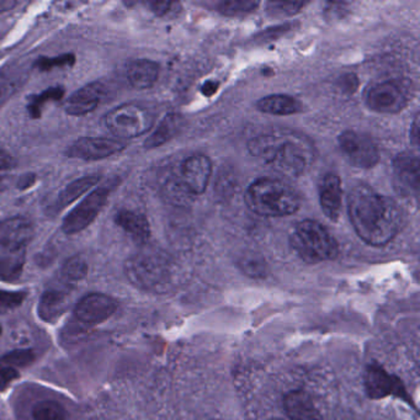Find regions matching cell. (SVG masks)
<instances>
[{"mask_svg": "<svg viewBox=\"0 0 420 420\" xmlns=\"http://www.w3.org/2000/svg\"><path fill=\"white\" fill-rule=\"evenodd\" d=\"M348 212L360 239L372 247L392 242L404 223V215L397 202L366 185H358L351 190Z\"/></svg>", "mask_w": 420, "mask_h": 420, "instance_id": "cell-1", "label": "cell"}, {"mask_svg": "<svg viewBox=\"0 0 420 420\" xmlns=\"http://www.w3.org/2000/svg\"><path fill=\"white\" fill-rule=\"evenodd\" d=\"M248 150L285 177L302 175L312 162L311 145L292 133L258 136L249 140Z\"/></svg>", "mask_w": 420, "mask_h": 420, "instance_id": "cell-2", "label": "cell"}, {"mask_svg": "<svg viewBox=\"0 0 420 420\" xmlns=\"http://www.w3.org/2000/svg\"><path fill=\"white\" fill-rule=\"evenodd\" d=\"M88 275V264L82 257L68 259L56 277L43 291L38 316L47 323L56 322L70 309V297Z\"/></svg>", "mask_w": 420, "mask_h": 420, "instance_id": "cell-3", "label": "cell"}, {"mask_svg": "<svg viewBox=\"0 0 420 420\" xmlns=\"http://www.w3.org/2000/svg\"><path fill=\"white\" fill-rule=\"evenodd\" d=\"M249 210L264 217H285L299 211V194L289 184L277 179L262 177L253 182L245 192Z\"/></svg>", "mask_w": 420, "mask_h": 420, "instance_id": "cell-4", "label": "cell"}, {"mask_svg": "<svg viewBox=\"0 0 420 420\" xmlns=\"http://www.w3.org/2000/svg\"><path fill=\"white\" fill-rule=\"evenodd\" d=\"M291 245L301 259L309 264L333 260L339 254L336 238L317 221L299 222L291 234Z\"/></svg>", "mask_w": 420, "mask_h": 420, "instance_id": "cell-5", "label": "cell"}, {"mask_svg": "<svg viewBox=\"0 0 420 420\" xmlns=\"http://www.w3.org/2000/svg\"><path fill=\"white\" fill-rule=\"evenodd\" d=\"M125 274L131 284L145 291H163L170 281L167 260L155 253H140L125 264Z\"/></svg>", "mask_w": 420, "mask_h": 420, "instance_id": "cell-6", "label": "cell"}, {"mask_svg": "<svg viewBox=\"0 0 420 420\" xmlns=\"http://www.w3.org/2000/svg\"><path fill=\"white\" fill-rule=\"evenodd\" d=\"M155 116L137 104H123L105 116V125L117 138H135L150 131Z\"/></svg>", "mask_w": 420, "mask_h": 420, "instance_id": "cell-7", "label": "cell"}, {"mask_svg": "<svg viewBox=\"0 0 420 420\" xmlns=\"http://www.w3.org/2000/svg\"><path fill=\"white\" fill-rule=\"evenodd\" d=\"M365 392L371 399L396 397L413 404L411 397L407 391L404 383L394 375L389 374L387 370L380 365L371 364L364 372Z\"/></svg>", "mask_w": 420, "mask_h": 420, "instance_id": "cell-8", "label": "cell"}, {"mask_svg": "<svg viewBox=\"0 0 420 420\" xmlns=\"http://www.w3.org/2000/svg\"><path fill=\"white\" fill-rule=\"evenodd\" d=\"M118 304L111 296L89 294L77 304L73 313V323L77 328L89 329L108 321L116 312Z\"/></svg>", "mask_w": 420, "mask_h": 420, "instance_id": "cell-9", "label": "cell"}, {"mask_svg": "<svg viewBox=\"0 0 420 420\" xmlns=\"http://www.w3.org/2000/svg\"><path fill=\"white\" fill-rule=\"evenodd\" d=\"M110 194L108 187H99L90 192L88 197L80 201L79 205L74 207L67 215L62 224V229L66 234L79 233L84 231L89 224L93 223L96 216L103 210Z\"/></svg>", "mask_w": 420, "mask_h": 420, "instance_id": "cell-10", "label": "cell"}, {"mask_svg": "<svg viewBox=\"0 0 420 420\" xmlns=\"http://www.w3.org/2000/svg\"><path fill=\"white\" fill-rule=\"evenodd\" d=\"M338 142L341 152L356 168H372L378 163L377 147L369 136L349 130L339 136Z\"/></svg>", "mask_w": 420, "mask_h": 420, "instance_id": "cell-11", "label": "cell"}, {"mask_svg": "<svg viewBox=\"0 0 420 420\" xmlns=\"http://www.w3.org/2000/svg\"><path fill=\"white\" fill-rule=\"evenodd\" d=\"M408 95L396 82H382L369 89L366 104L370 110L380 114H396L406 108Z\"/></svg>", "mask_w": 420, "mask_h": 420, "instance_id": "cell-12", "label": "cell"}, {"mask_svg": "<svg viewBox=\"0 0 420 420\" xmlns=\"http://www.w3.org/2000/svg\"><path fill=\"white\" fill-rule=\"evenodd\" d=\"M126 145L118 140L105 137H84L68 147L67 155L80 160H100L120 153Z\"/></svg>", "mask_w": 420, "mask_h": 420, "instance_id": "cell-13", "label": "cell"}, {"mask_svg": "<svg viewBox=\"0 0 420 420\" xmlns=\"http://www.w3.org/2000/svg\"><path fill=\"white\" fill-rule=\"evenodd\" d=\"M212 163L210 158L204 155H195L185 159L180 168V180L182 187L189 194L200 195L205 192L210 182Z\"/></svg>", "mask_w": 420, "mask_h": 420, "instance_id": "cell-14", "label": "cell"}, {"mask_svg": "<svg viewBox=\"0 0 420 420\" xmlns=\"http://www.w3.org/2000/svg\"><path fill=\"white\" fill-rule=\"evenodd\" d=\"M398 192L416 197L419 190V159L411 153H402L393 162Z\"/></svg>", "mask_w": 420, "mask_h": 420, "instance_id": "cell-15", "label": "cell"}, {"mask_svg": "<svg viewBox=\"0 0 420 420\" xmlns=\"http://www.w3.org/2000/svg\"><path fill=\"white\" fill-rule=\"evenodd\" d=\"M104 95H105V87L98 82L85 85L72 94L70 98L67 100V114L72 116L87 115L98 108Z\"/></svg>", "mask_w": 420, "mask_h": 420, "instance_id": "cell-16", "label": "cell"}, {"mask_svg": "<svg viewBox=\"0 0 420 420\" xmlns=\"http://www.w3.org/2000/svg\"><path fill=\"white\" fill-rule=\"evenodd\" d=\"M26 247L0 239V280L15 281L23 274Z\"/></svg>", "mask_w": 420, "mask_h": 420, "instance_id": "cell-17", "label": "cell"}, {"mask_svg": "<svg viewBox=\"0 0 420 420\" xmlns=\"http://www.w3.org/2000/svg\"><path fill=\"white\" fill-rule=\"evenodd\" d=\"M341 177L336 174L329 173L324 175L319 185V202L323 214L328 220L336 222L339 220L341 212Z\"/></svg>", "mask_w": 420, "mask_h": 420, "instance_id": "cell-18", "label": "cell"}, {"mask_svg": "<svg viewBox=\"0 0 420 420\" xmlns=\"http://www.w3.org/2000/svg\"><path fill=\"white\" fill-rule=\"evenodd\" d=\"M284 407L291 420H323L312 398L304 391H291L284 399Z\"/></svg>", "mask_w": 420, "mask_h": 420, "instance_id": "cell-19", "label": "cell"}, {"mask_svg": "<svg viewBox=\"0 0 420 420\" xmlns=\"http://www.w3.org/2000/svg\"><path fill=\"white\" fill-rule=\"evenodd\" d=\"M115 223L128 234L136 243L143 244L150 239V226L145 215L137 211L121 210L115 216Z\"/></svg>", "mask_w": 420, "mask_h": 420, "instance_id": "cell-20", "label": "cell"}, {"mask_svg": "<svg viewBox=\"0 0 420 420\" xmlns=\"http://www.w3.org/2000/svg\"><path fill=\"white\" fill-rule=\"evenodd\" d=\"M28 72L21 63H13L0 70V106L8 103L28 79Z\"/></svg>", "mask_w": 420, "mask_h": 420, "instance_id": "cell-21", "label": "cell"}, {"mask_svg": "<svg viewBox=\"0 0 420 420\" xmlns=\"http://www.w3.org/2000/svg\"><path fill=\"white\" fill-rule=\"evenodd\" d=\"M33 237V226L28 219L11 217L0 223V239L28 247Z\"/></svg>", "mask_w": 420, "mask_h": 420, "instance_id": "cell-22", "label": "cell"}, {"mask_svg": "<svg viewBox=\"0 0 420 420\" xmlns=\"http://www.w3.org/2000/svg\"><path fill=\"white\" fill-rule=\"evenodd\" d=\"M159 67L150 60H136L127 67V79L136 89H148L158 79Z\"/></svg>", "mask_w": 420, "mask_h": 420, "instance_id": "cell-23", "label": "cell"}, {"mask_svg": "<svg viewBox=\"0 0 420 420\" xmlns=\"http://www.w3.org/2000/svg\"><path fill=\"white\" fill-rule=\"evenodd\" d=\"M257 108L269 115L286 116V115H294L302 111L304 105L294 96L284 95V94H274L260 99L257 103Z\"/></svg>", "mask_w": 420, "mask_h": 420, "instance_id": "cell-24", "label": "cell"}, {"mask_svg": "<svg viewBox=\"0 0 420 420\" xmlns=\"http://www.w3.org/2000/svg\"><path fill=\"white\" fill-rule=\"evenodd\" d=\"M182 126V117L177 114H169L164 117L163 121L159 123L152 135L145 142V148H157L159 145L167 143L168 140L174 138L177 135Z\"/></svg>", "mask_w": 420, "mask_h": 420, "instance_id": "cell-25", "label": "cell"}, {"mask_svg": "<svg viewBox=\"0 0 420 420\" xmlns=\"http://www.w3.org/2000/svg\"><path fill=\"white\" fill-rule=\"evenodd\" d=\"M99 182L98 175H88V177H79L74 182L68 184L57 199L58 209H63L73 204L75 200L83 197L85 192H89L92 187H95Z\"/></svg>", "mask_w": 420, "mask_h": 420, "instance_id": "cell-26", "label": "cell"}, {"mask_svg": "<svg viewBox=\"0 0 420 420\" xmlns=\"http://www.w3.org/2000/svg\"><path fill=\"white\" fill-rule=\"evenodd\" d=\"M65 95V89L62 87H52L43 93L33 95L28 99V111L33 118H38L43 114V106L47 103H55L60 101Z\"/></svg>", "mask_w": 420, "mask_h": 420, "instance_id": "cell-27", "label": "cell"}, {"mask_svg": "<svg viewBox=\"0 0 420 420\" xmlns=\"http://www.w3.org/2000/svg\"><path fill=\"white\" fill-rule=\"evenodd\" d=\"M33 420H70L66 408L56 401H43L33 408Z\"/></svg>", "mask_w": 420, "mask_h": 420, "instance_id": "cell-28", "label": "cell"}, {"mask_svg": "<svg viewBox=\"0 0 420 420\" xmlns=\"http://www.w3.org/2000/svg\"><path fill=\"white\" fill-rule=\"evenodd\" d=\"M258 5H259L258 1H252V0H229V1H222L217 5V10L221 14L227 15V16H239V15L252 13L257 9Z\"/></svg>", "mask_w": 420, "mask_h": 420, "instance_id": "cell-29", "label": "cell"}, {"mask_svg": "<svg viewBox=\"0 0 420 420\" xmlns=\"http://www.w3.org/2000/svg\"><path fill=\"white\" fill-rule=\"evenodd\" d=\"M241 269L250 277H264L266 274V264L264 259L258 255H245L241 260Z\"/></svg>", "mask_w": 420, "mask_h": 420, "instance_id": "cell-30", "label": "cell"}, {"mask_svg": "<svg viewBox=\"0 0 420 420\" xmlns=\"http://www.w3.org/2000/svg\"><path fill=\"white\" fill-rule=\"evenodd\" d=\"M33 360H35V354L31 349H19L4 355L0 361L18 370L19 368H25L31 364Z\"/></svg>", "mask_w": 420, "mask_h": 420, "instance_id": "cell-31", "label": "cell"}, {"mask_svg": "<svg viewBox=\"0 0 420 420\" xmlns=\"http://www.w3.org/2000/svg\"><path fill=\"white\" fill-rule=\"evenodd\" d=\"M304 3H291V1H271L267 3V13L271 16H292L299 13L304 8Z\"/></svg>", "mask_w": 420, "mask_h": 420, "instance_id": "cell-32", "label": "cell"}, {"mask_svg": "<svg viewBox=\"0 0 420 420\" xmlns=\"http://www.w3.org/2000/svg\"><path fill=\"white\" fill-rule=\"evenodd\" d=\"M74 61L75 57L70 53L57 57H41L35 63V67L41 72H46V70H51L52 68H56V67L72 66Z\"/></svg>", "mask_w": 420, "mask_h": 420, "instance_id": "cell-33", "label": "cell"}, {"mask_svg": "<svg viewBox=\"0 0 420 420\" xmlns=\"http://www.w3.org/2000/svg\"><path fill=\"white\" fill-rule=\"evenodd\" d=\"M26 297L25 292H10L0 289V316L21 306Z\"/></svg>", "mask_w": 420, "mask_h": 420, "instance_id": "cell-34", "label": "cell"}, {"mask_svg": "<svg viewBox=\"0 0 420 420\" xmlns=\"http://www.w3.org/2000/svg\"><path fill=\"white\" fill-rule=\"evenodd\" d=\"M19 377V371L0 361V389L8 387L10 383Z\"/></svg>", "mask_w": 420, "mask_h": 420, "instance_id": "cell-35", "label": "cell"}, {"mask_svg": "<svg viewBox=\"0 0 420 420\" xmlns=\"http://www.w3.org/2000/svg\"><path fill=\"white\" fill-rule=\"evenodd\" d=\"M148 5V8H150L155 15H158V16H165V15H168L170 11H172V8H173L174 3L172 1H150V3H147Z\"/></svg>", "mask_w": 420, "mask_h": 420, "instance_id": "cell-36", "label": "cell"}, {"mask_svg": "<svg viewBox=\"0 0 420 420\" xmlns=\"http://www.w3.org/2000/svg\"><path fill=\"white\" fill-rule=\"evenodd\" d=\"M15 165H16V160L14 157L4 150H0V170H8V169L14 168Z\"/></svg>", "mask_w": 420, "mask_h": 420, "instance_id": "cell-37", "label": "cell"}, {"mask_svg": "<svg viewBox=\"0 0 420 420\" xmlns=\"http://www.w3.org/2000/svg\"><path fill=\"white\" fill-rule=\"evenodd\" d=\"M217 87L219 84L217 83H214V82H207L204 87H202V93L207 95V96H210L212 94L215 93L216 90H217Z\"/></svg>", "mask_w": 420, "mask_h": 420, "instance_id": "cell-38", "label": "cell"}, {"mask_svg": "<svg viewBox=\"0 0 420 420\" xmlns=\"http://www.w3.org/2000/svg\"><path fill=\"white\" fill-rule=\"evenodd\" d=\"M9 185V180L6 177H0V192H4L5 189Z\"/></svg>", "mask_w": 420, "mask_h": 420, "instance_id": "cell-39", "label": "cell"}, {"mask_svg": "<svg viewBox=\"0 0 420 420\" xmlns=\"http://www.w3.org/2000/svg\"><path fill=\"white\" fill-rule=\"evenodd\" d=\"M13 5H14V3H10V1H0V13L13 8Z\"/></svg>", "mask_w": 420, "mask_h": 420, "instance_id": "cell-40", "label": "cell"}, {"mask_svg": "<svg viewBox=\"0 0 420 420\" xmlns=\"http://www.w3.org/2000/svg\"><path fill=\"white\" fill-rule=\"evenodd\" d=\"M269 420H284V419H281V418H271V419Z\"/></svg>", "mask_w": 420, "mask_h": 420, "instance_id": "cell-41", "label": "cell"}, {"mask_svg": "<svg viewBox=\"0 0 420 420\" xmlns=\"http://www.w3.org/2000/svg\"><path fill=\"white\" fill-rule=\"evenodd\" d=\"M1 333H3V328L0 326V336H1Z\"/></svg>", "mask_w": 420, "mask_h": 420, "instance_id": "cell-42", "label": "cell"}, {"mask_svg": "<svg viewBox=\"0 0 420 420\" xmlns=\"http://www.w3.org/2000/svg\"><path fill=\"white\" fill-rule=\"evenodd\" d=\"M206 420H224V419H206Z\"/></svg>", "mask_w": 420, "mask_h": 420, "instance_id": "cell-43", "label": "cell"}]
</instances>
